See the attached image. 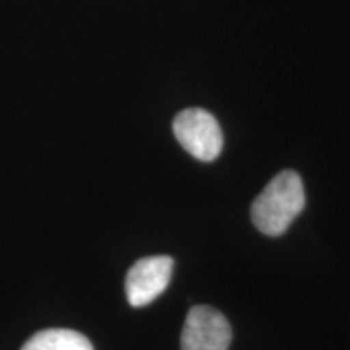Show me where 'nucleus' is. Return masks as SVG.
Segmentation results:
<instances>
[{
    "label": "nucleus",
    "instance_id": "4",
    "mask_svg": "<svg viewBox=\"0 0 350 350\" xmlns=\"http://www.w3.org/2000/svg\"><path fill=\"white\" fill-rule=\"evenodd\" d=\"M170 256L142 258L131 266L125 279V294L131 306L150 305L167 288L172 278Z\"/></svg>",
    "mask_w": 350,
    "mask_h": 350
},
{
    "label": "nucleus",
    "instance_id": "5",
    "mask_svg": "<svg viewBox=\"0 0 350 350\" xmlns=\"http://www.w3.org/2000/svg\"><path fill=\"white\" fill-rule=\"evenodd\" d=\"M21 350H94L81 332L72 329H44L25 342Z\"/></svg>",
    "mask_w": 350,
    "mask_h": 350
},
{
    "label": "nucleus",
    "instance_id": "2",
    "mask_svg": "<svg viewBox=\"0 0 350 350\" xmlns=\"http://www.w3.org/2000/svg\"><path fill=\"white\" fill-rule=\"evenodd\" d=\"M174 133L178 143L196 159L214 161L222 151L221 126L211 113L193 107L182 111L174 120Z\"/></svg>",
    "mask_w": 350,
    "mask_h": 350
},
{
    "label": "nucleus",
    "instance_id": "1",
    "mask_svg": "<svg viewBox=\"0 0 350 350\" xmlns=\"http://www.w3.org/2000/svg\"><path fill=\"white\" fill-rule=\"evenodd\" d=\"M305 206V190L300 175L282 170L266 185L252 204V221L269 237H279Z\"/></svg>",
    "mask_w": 350,
    "mask_h": 350
},
{
    "label": "nucleus",
    "instance_id": "3",
    "mask_svg": "<svg viewBox=\"0 0 350 350\" xmlns=\"http://www.w3.org/2000/svg\"><path fill=\"white\" fill-rule=\"evenodd\" d=\"M232 327L216 308L196 305L187 314L182 331V350H227Z\"/></svg>",
    "mask_w": 350,
    "mask_h": 350
}]
</instances>
